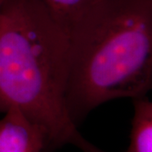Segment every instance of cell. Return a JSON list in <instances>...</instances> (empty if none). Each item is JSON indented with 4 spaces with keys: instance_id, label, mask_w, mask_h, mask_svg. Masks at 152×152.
<instances>
[{
    "instance_id": "6da1fadb",
    "label": "cell",
    "mask_w": 152,
    "mask_h": 152,
    "mask_svg": "<svg viewBox=\"0 0 152 152\" xmlns=\"http://www.w3.org/2000/svg\"><path fill=\"white\" fill-rule=\"evenodd\" d=\"M69 36L41 0L0 7V113L16 107L45 133L48 150L72 145L104 152L85 139L65 104Z\"/></svg>"
},
{
    "instance_id": "7a4b0ae2",
    "label": "cell",
    "mask_w": 152,
    "mask_h": 152,
    "mask_svg": "<svg viewBox=\"0 0 152 152\" xmlns=\"http://www.w3.org/2000/svg\"><path fill=\"white\" fill-rule=\"evenodd\" d=\"M65 104L78 126L97 107L152 87V0H97L69 33Z\"/></svg>"
},
{
    "instance_id": "3957f363",
    "label": "cell",
    "mask_w": 152,
    "mask_h": 152,
    "mask_svg": "<svg viewBox=\"0 0 152 152\" xmlns=\"http://www.w3.org/2000/svg\"><path fill=\"white\" fill-rule=\"evenodd\" d=\"M0 119V152H46L44 131L16 107Z\"/></svg>"
},
{
    "instance_id": "277c9868",
    "label": "cell",
    "mask_w": 152,
    "mask_h": 152,
    "mask_svg": "<svg viewBox=\"0 0 152 152\" xmlns=\"http://www.w3.org/2000/svg\"><path fill=\"white\" fill-rule=\"evenodd\" d=\"M130 142L126 152H152V102L145 96L133 99Z\"/></svg>"
},
{
    "instance_id": "8992f818",
    "label": "cell",
    "mask_w": 152,
    "mask_h": 152,
    "mask_svg": "<svg viewBox=\"0 0 152 152\" xmlns=\"http://www.w3.org/2000/svg\"><path fill=\"white\" fill-rule=\"evenodd\" d=\"M4 1V0H0V7H1V6H2V4H3Z\"/></svg>"
},
{
    "instance_id": "5b68a950",
    "label": "cell",
    "mask_w": 152,
    "mask_h": 152,
    "mask_svg": "<svg viewBox=\"0 0 152 152\" xmlns=\"http://www.w3.org/2000/svg\"><path fill=\"white\" fill-rule=\"evenodd\" d=\"M52 17L69 35L71 29L97 0H41Z\"/></svg>"
}]
</instances>
